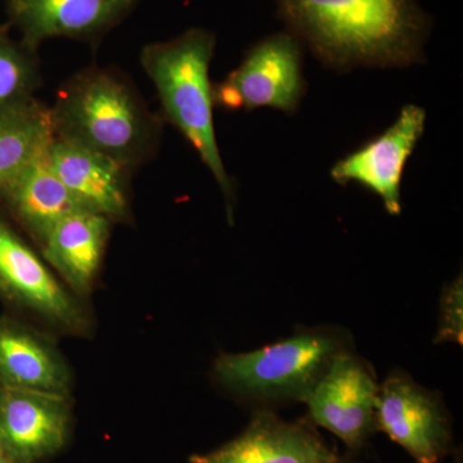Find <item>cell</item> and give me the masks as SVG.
Masks as SVG:
<instances>
[{
  "instance_id": "17",
  "label": "cell",
  "mask_w": 463,
  "mask_h": 463,
  "mask_svg": "<svg viewBox=\"0 0 463 463\" xmlns=\"http://www.w3.org/2000/svg\"><path fill=\"white\" fill-rule=\"evenodd\" d=\"M51 109L33 99L0 118V188L50 149Z\"/></svg>"
},
{
  "instance_id": "1",
  "label": "cell",
  "mask_w": 463,
  "mask_h": 463,
  "mask_svg": "<svg viewBox=\"0 0 463 463\" xmlns=\"http://www.w3.org/2000/svg\"><path fill=\"white\" fill-rule=\"evenodd\" d=\"M288 32L328 69H404L425 60L430 20L417 0H276Z\"/></svg>"
},
{
  "instance_id": "4",
  "label": "cell",
  "mask_w": 463,
  "mask_h": 463,
  "mask_svg": "<svg viewBox=\"0 0 463 463\" xmlns=\"http://www.w3.org/2000/svg\"><path fill=\"white\" fill-rule=\"evenodd\" d=\"M352 350L346 331L306 328L288 339L215 359L213 376L231 394L260 404L306 402L335 359Z\"/></svg>"
},
{
  "instance_id": "7",
  "label": "cell",
  "mask_w": 463,
  "mask_h": 463,
  "mask_svg": "<svg viewBox=\"0 0 463 463\" xmlns=\"http://www.w3.org/2000/svg\"><path fill=\"white\" fill-rule=\"evenodd\" d=\"M379 392L371 364L347 350L335 359L304 403L316 425L355 450L376 430Z\"/></svg>"
},
{
  "instance_id": "11",
  "label": "cell",
  "mask_w": 463,
  "mask_h": 463,
  "mask_svg": "<svg viewBox=\"0 0 463 463\" xmlns=\"http://www.w3.org/2000/svg\"><path fill=\"white\" fill-rule=\"evenodd\" d=\"M137 0H8L9 26L33 52L52 38L90 39L118 25Z\"/></svg>"
},
{
  "instance_id": "9",
  "label": "cell",
  "mask_w": 463,
  "mask_h": 463,
  "mask_svg": "<svg viewBox=\"0 0 463 463\" xmlns=\"http://www.w3.org/2000/svg\"><path fill=\"white\" fill-rule=\"evenodd\" d=\"M425 125V109L405 105L388 129L337 161L331 178L340 185L358 183L383 200L390 215L401 214L402 176Z\"/></svg>"
},
{
  "instance_id": "19",
  "label": "cell",
  "mask_w": 463,
  "mask_h": 463,
  "mask_svg": "<svg viewBox=\"0 0 463 463\" xmlns=\"http://www.w3.org/2000/svg\"><path fill=\"white\" fill-rule=\"evenodd\" d=\"M440 313L435 343H463V279L457 277L455 281L444 288L441 292Z\"/></svg>"
},
{
  "instance_id": "12",
  "label": "cell",
  "mask_w": 463,
  "mask_h": 463,
  "mask_svg": "<svg viewBox=\"0 0 463 463\" xmlns=\"http://www.w3.org/2000/svg\"><path fill=\"white\" fill-rule=\"evenodd\" d=\"M54 173L87 212L129 223L130 174L118 161L54 137L48 151Z\"/></svg>"
},
{
  "instance_id": "2",
  "label": "cell",
  "mask_w": 463,
  "mask_h": 463,
  "mask_svg": "<svg viewBox=\"0 0 463 463\" xmlns=\"http://www.w3.org/2000/svg\"><path fill=\"white\" fill-rule=\"evenodd\" d=\"M54 137L137 169L156 154L163 121L132 85L99 67L72 76L51 109Z\"/></svg>"
},
{
  "instance_id": "8",
  "label": "cell",
  "mask_w": 463,
  "mask_h": 463,
  "mask_svg": "<svg viewBox=\"0 0 463 463\" xmlns=\"http://www.w3.org/2000/svg\"><path fill=\"white\" fill-rule=\"evenodd\" d=\"M376 429L410 453L416 463H439L452 443L449 419L438 392L402 371L380 385Z\"/></svg>"
},
{
  "instance_id": "16",
  "label": "cell",
  "mask_w": 463,
  "mask_h": 463,
  "mask_svg": "<svg viewBox=\"0 0 463 463\" xmlns=\"http://www.w3.org/2000/svg\"><path fill=\"white\" fill-rule=\"evenodd\" d=\"M112 224L105 216L79 213L61 221L38 249L60 281L83 300L96 286Z\"/></svg>"
},
{
  "instance_id": "6",
  "label": "cell",
  "mask_w": 463,
  "mask_h": 463,
  "mask_svg": "<svg viewBox=\"0 0 463 463\" xmlns=\"http://www.w3.org/2000/svg\"><path fill=\"white\" fill-rule=\"evenodd\" d=\"M301 47L288 30L261 39L237 69L213 85L214 105L232 112L270 108L295 114L307 90Z\"/></svg>"
},
{
  "instance_id": "15",
  "label": "cell",
  "mask_w": 463,
  "mask_h": 463,
  "mask_svg": "<svg viewBox=\"0 0 463 463\" xmlns=\"http://www.w3.org/2000/svg\"><path fill=\"white\" fill-rule=\"evenodd\" d=\"M0 386L70 397L72 373L45 332L11 316H0Z\"/></svg>"
},
{
  "instance_id": "20",
  "label": "cell",
  "mask_w": 463,
  "mask_h": 463,
  "mask_svg": "<svg viewBox=\"0 0 463 463\" xmlns=\"http://www.w3.org/2000/svg\"><path fill=\"white\" fill-rule=\"evenodd\" d=\"M0 463H9L7 456H5L2 447H0Z\"/></svg>"
},
{
  "instance_id": "14",
  "label": "cell",
  "mask_w": 463,
  "mask_h": 463,
  "mask_svg": "<svg viewBox=\"0 0 463 463\" xmlns=\"http://www.w3.org/2000/svg\"><path fill=\"white\" fill-rule=\"evenodd\" d=\"M48 151L0 188V209L36 249L61 221L87 212L54 173Z\"/></svg>"
},
{
  "instance_id": "5",
  "label": "cell",
  "mask_w": 463,
  "mask_h": 463,
  "mask_svg": "<svg viewBox=\"0 0 463 463\" xmlns=\"http://www.w3.org/2000/svg\"><path fill=\"white\" fill-rule=\"evenodd\" d=\"M0 301L48 330L88 337L93 318L83 298L60 281L0 209Z\"/></svg>"
},
{
  "instance_id": "13",
  "label": "cell",
  "mask_w": 463,
  "mask_h": 463,
  "mask_svg": "<svg viewBox=\"0 0 463 463\" xmlns=\"http://www.w3.org/2000/svg\"><path fill=\"white\" fill-rule=\"evenodd\" d=\"M191 463H339V457L303 423L261 411L242 434Z\"/></svg>"
},
{
  "instance_id": "18",
  "label": "cell",
  "mask_w": 463,
  "mask_h": 463,
  "mask_svg": "<svg viewBox=\"0 0 463 463\" xmlns=\"http://www.w3.org/2000/svg\"><path fill=\"white\" fill-rule=\"evenodd\" d=\"M42 84L35 52L9 35V25L0 26V118L35 99Z\"/></svg>"
},
{
  "instance_id": "3",
  "label": "cell",
  "mask_w": 463,
  "mask_h": 463,
  "mask_svg": "<svg viewBox=\"0 0 463 463\" xmlns=\"http://www.w3.org/2000/svg\"><path fill=\"white\" fill-rule=\"evenodd\" d=\"M216 38L205 29H190L172 41L152 43L141 53V63L151 79L164 115L184 136L214 175L233 218L234 183L225 170L214 128V99L210 65Z\"/></svg>"
},
{
  "instance_id": "10",
  "label": "cell",
  "mask_w": 463,
  "mask_h": 463,
  "mask_svg": "<svg viewBox=\"0 0 463 463\" xmlns=\"http://www.w3.org/2000/svg\"><path fill=\"white\" fill-rule=\"evenodd\" d=\"M70 397L0 386V447L9 463H39L66 446Z\"/></svg>"
}]
</instances>
